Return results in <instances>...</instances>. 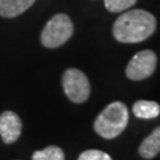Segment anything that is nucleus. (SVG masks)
I'll list each match as a JSON object with an SVG mask.
<instances>
[{
  "label": "nucleus",
  "mask_w": 160,
  "mask_h": 160,
  "mask_svg": "<svg viewBox=\"0 0 160 160\" xmlns=\"http://www.w3.org/2000/svg\"><path fill=\"white\" fill-rule=\"evenodd\" d=\"M132 112L139 119H154L159 116L160 106L154 101L139 100L133 104Z\"/></svg>",
  "instance_id": "9"
},
{
  "label": "nucleus",
  "mask_w": 160,
  "mask_h": 160,
  "mask_svg": "<svg viewBox=\"0 0 160 160\" xmlns=\"http://www.w3.org/2000/svg\"><path fill=\"white\" fill-rule=\"evenodd\" d=\"M77 160H113L110 155L98 149H87L82 152Z\"/></svg>",
  "instance_id": "12"
},
{
  "label": "nucleus",
  "mask_w": 160,
  "mask_h": 160,
  "mask_svg": "<svg viewBox=\"0 0 160 160\" xmlns=\"http://www.w3.org/2000/svg\"><path fill=\"white\" fill-rule=\"evenodd\" d=\"M157 20L145 10H131L115 20L113 34L120 43H140L154 33Z\"/></svg>",
  "instance_id": "1"
},
{
  "label": "nucleus",
  "mask_w": 160,
  "mask_h": 160,
  "mask_svg": "<svg viewBox=\"0 0 160 160\" xmlns=\"http://www.w3.org/2000/svg\"><path fill=\"white\" fill-rule=\"evenodd\" d=\"M157 55L152 50H142L135 53L126 68V76L132 81L148 78L155 71Z\"/></svg>",
  "instance_id": "5"
},
{
  "label": "nucleus",
  "mask_w": 160,
  "mask_h": 160,
  "mask_svg": "<svg viewBox=\"0 0 160 160\" xmlns=\"http://www.w3.org/2000/svg\"><path fill=\"white\" fill-rule=\"evenodd\" d=\"M137 0H104V6L109 12L118 13L131 8L135 5Z\"/></svg>",
  "instance_id": "11"
},
{
  "label": "nucleus",
  "mask_w": 160,
  "mask_h": 160,
  "mask_svg": "<svg viewBox=\"0 0 160 160\" xmlns=\"http://www.w3.org/2000/svg\"><path fill=\"white\" fill-rule=\"evenodd\" d=\"M62 84L65 95L74 103H83L90 95V83L84 72L75 68L67 69L63 74Z\"/></svg>",
  "instance_id": "4"
},
{
  "label": "nucleus",
  "mask_w": 160,
  "mask_h": 160,
  "mask_svg": "<svg viewBox=\"0 0 160 160\" xmlns=\"http://www.w3.org/2000/svg\"><path fill=\"white\" fill-rule=\"evenodd\" d=\"M160 153V126L157 127L139 146V154L143 159H153Z\"/></svg>",
  "instance_id": "8"
},
{
  "label": "nucleus",
  "mask_w": 160,
  "mask_h": 160,
  "mask_svg": "<svg viewBox=\"0 0 160 160\" xmlns=\"http://www.w3.org/2000/svg\"><path fill=\"white\" fill-rule=\"evenodd\" d=\"M22 120L14 112L6 110L0 114V137L2 142L11 145L22 134Z\"/></svg>",
  "instance_id": "6"
},
{
  "label": "nucleus",
  "mask_w": 160,
  "mask_h": 160,
  "mask_svg": "<svg viewBox=\"0 0 160 160\" xmlns=\"http://www.w3.org/2000/svg\"><path fill=\"white\" fill-rule=\"evenodd\" d=\"M65 154L58 146H48L42 151H36L32 154V160H64Z\"/></svg>",
  "instance_id": "10"
},
{
  "label": "nucleus",
  "mask_w": 160,
  "mask_h": 160,
  "mask_svg": "<svg viewBox=\"0 0 160 160\" xmlns=\"http://www.w3.org/2000/svg\"><path fill=\"white\" fill-rule=\"evenodd\" d=\"M36 0H0V16L14 18L29 10Z\"/></svg>",
  "instance_id": "7"
},
{
  "label": "nucleus",
  "mask_w": 160,
  "mask_h": 160,
  "mask_svg": "<svg viewBox=\"0 0 160 160\" xmlns=\"http://www.w3.org/2000/svg\"><path fill=\"white\" fill-rule=\"evenodd\" d=\"M128 109L120 101L109 103L98 114L94 122V129L104 139H114L126 129L128 123Z\"/></svg>",
  "instance_id": "2"
},
{
  "label": "nucleus",
  "mask_w": 160,
  "mask_h": 160,
  "mask_svg": "<svg viewBox=\"0 0 160 160\" xmlns=\"http://www.w3.org/2000/svg\"><path fill=\"white\" fill-rule=\"evenodd\" d=\"M72 33L74 24L71 19L64 13H58L45 24L40 34V42L48 49H56L67 43Z\"/></svg>",
  "instance_id": "3"
}]
</instances>
